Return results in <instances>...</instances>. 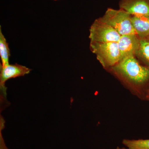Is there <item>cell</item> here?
<instances>
[{"label":"cell","instance_id":"9a60e30c","mask_svg":"<svg viewBox=\"0 0 149 149\" xmlns=\"http://www.w3.org/2000/svg\"><path fill=\"white\" fill-rule=\"evenodd\" d=\"M53 1H60V0H53Z\"/></svg>","mask_w":149,"mask_h":149},{"label":"cell","instance_id":"5bb4252c","mask_svg":"<svg viewBox=\"0 0 149 149\" xmlns=\"http://www.w3.org/2000/svg\"><path fill=\"white\" fill-rule=\"evenodd\" d=\"M145 39H146L147 40H148L149 41V36L148 37H147L146 38H145Z\"/></svg>","mask_w":149,"mask_h":149},{"label":"cell","instance_id":"7a4b0ae2","mask_svg":"<svg viewBox=\"0 0 149 149\" xmlns=\"http://www.w3.org/2000/svg\"><path fill=\"white\" fill-rule=\"evenodd\" d=\"M90 48L104 69H109L120 61V52L117 42H91Z\"/></svg>","mask_w":149,"mask_h":149},{"label":"cell","instance_id":"4fadbf2b","mask_svg":"<svg viewBox=\"0 0 149 149\" xmlns=\"http://www.w3.org/2000/svg\"><path fill=\"white\" fill-rule=\"evenodd\" d=\"M147 100H149V91L148 93V95H147Z\"/></svg>","mask_w":149,"mask_h":149},{"label":"cell","instance_id":"8fae6325","mask_svg":"<svg viewBox=\"0 0 149 149\" xmlns=\"http://www.w3.org/2000/svg\"><path fill=\"white\" fill-rule=\"evenodd\" d=\"M122 144L129 149H149V139H123Z\"/></svg>","mask_w":149,"mask_h":149},{"label":"cell","instance_id":"277c9868","mask_svg":"<svg viewBox=\"0 0 149 149\" xmlns=\"http://www.w3.org/2000/svg\"><path fill=\"white\" fill-rule=\"evenodd\" d=\"M120 36L114 28L99 18L95 19L91 25L89 38L91 42L100 43L118 42Z\"/></svg>","mask_w":149,"mask_h":149},{"label":"cell","instance_id":"3957f363","mask_svg":"<svg viewBox=\"0 0 149 149\" xmlns=\"http://www.w3.org/2000/svg\"><path fill=\"white\" fill-rule=\"evenodd\" d=\"M131 17L130 14L121 9L108 8L100 18L114 28L121 36L136 34L131 22Z\"/></svg>","mask_w":149,"mask_h":149},{"label":"cell","instance_id":"9c48e42d","mask_svg":"<svg viewBox=\"0 0 149 149\" xmlns=\"http://www.w3.org/2000/svg\"><path fill=\"white\" fill-rule=\"evenodd\" d=\"M10 56V50L8 43L3 34L1 26H0V57L1 61L0 65L4 67L9 64Z\"/></svg>","mask_w":149,"mask_h":149},{"label":"cell","instance_id":"7c38bea8","mask_svg":"<svg viewBox=\"0 0 149 149\" xmlns=\"http://www.w3.org/2000/svg\"><path fill=\"white\" fill-rule=\"evenodd\" d=\"M115 149H129L127 148H120L119 147H117V148H116Z\"/></svg>","mask_w":149,"mask_h":149},{"label":"cell","instance_id":"30bf717a","mask_svg":"<svg viewBox=\"0 0 149 149\" xmlns=\"http://www.w3.org/2000/svg\"><path fill=\"white\" fill-rule=\"evenodd\" d=\"M135 56L143 64L149 67V41L146 39H140V47Z\"/></svg>","mask_w":149,"mask_h":149},{"label":"cell","instance_id":"6da1fadb","mask_svg":"<svg viewBox=\"0 0 149 149\" xmlns=\"http://www.w3.org/2000/svg\"><path fill=\"white\" fill-rule=\"evenodd\" d=\"M110 70L133 95L148 101L149 91V67L142 64L134 55L122 59Z\"/></svg>","mask_w":149,"mask_h":149},{"label":"cell","instance_id":"5b68a950","mask_svg":"<svg viewBox=\"0 0 149 149\" xmlns=\"http://www.w3.org/2000/svg\"><path fill=\"white\" fill-rule=\"evenodd\" d=\"M32 69L26 66L15 63L4 67L0 65V88L3 95L6 97V82L11 78L24 76L29 74Z\"/></svg>","mask_w":149,"mask_h":149},{"label":"cell","instance_id":"8992f818","mask_svg":"<svg viewBox=\"0 0 149 149\" xmlns=\"http://www.w3.org/2000/svg\"><path fill=\"white\" fill-rule=\"evenodd\" d=\"M140 44V38L136 34L120 36L118 42L120 52V61L128 56H135L136 52L139 49Z\"/></svg>","mask_w":149,"mask_h":149},{"label":"cell","instance_id":"ba28073f","mask_svg":"<svg viewBox=\"0 0 149 149\" xmlns=\"http://www.w3.org/2000/svg\"><path fill=\"white\" fill-rule=\"evenodd\" d=\"M131 22L135 33L140 39L149 36V15L132 16Z\"/></svg>","mask_w":149,"mask_h":149},{"label":"cell","instance_id":"52a82bcc","mask_svg":"<svg viewBox=\"0 0 149 149\" xmlns=\"http://www.w3.org/2000/svg\"><path fill=\"white\" fill-rule=\"evenodd\" d=\"M119 6L132 16L149 15V0H121Z\"/></svg>","mask_w":149,"mask_h":149}]
</instances>
